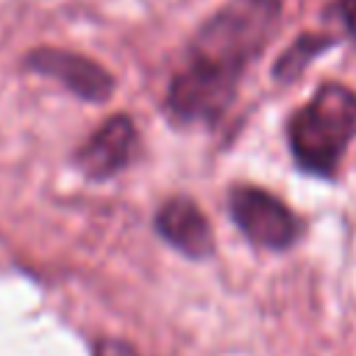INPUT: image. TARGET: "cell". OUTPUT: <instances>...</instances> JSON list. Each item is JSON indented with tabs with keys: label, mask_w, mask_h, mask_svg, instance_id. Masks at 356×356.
<instances>
[{
	"label": "cell",
	"mask_w": 356,
	"mask_h": 356,
	"mask_svg": "<svg viewBox=\"0 0 356 356\" xmlns=\"http://www.w3.org/2000/svg\"><path fill=\"white\" fill-rule=\"evenodd\" d=\"M337 14L345 25V33L356 42V0H337Z\"/></svg>",
	"instance_id": "9"
},
{
	"label": "cell",
	"mask_w": 356,
	"mask_h": 356,
	"mask_svg": "<svg viewBox=\"0 0 356 356\" xmlns=\"http://www.w3.org/2000/svg\"><path fill=\"white\" fill-rule=\"evenodd\" d=\"M286 147L303 175L334 181L356 139V89L345 81H323L286 117Z\"/></svg>",
	"instance_id": "2"
},
{
	"label": "cell",
	"mask_w": 356,
	"mask_h": 356,
	"mask_svg": "<svg viewBox=\"0 0 356 356\" xmlns=\"http://www.w3.org/2000/svg\"><path fill=\"white\" fill-rule=\"evenodd\" d=\"M228 214L250 245L270 253L295 248L303 234V222L292 206L256 184H234L228 189Z\"/></svg>",
	"instance_id": "3"
},
{
	"label": "cell",
	"mask_w": 356,
	"mask_h": 356,
	"mask_svg": "<svg viewBox=\"0 0 356 356\" xmlns=\"http://www.w3.org/2000/svg\"><path fill=\"white\" fill-rule=\"evenodd\" d=\"M25 67L58 81L61 86H67L72 95H78L81 100H92V103H103L111 97L114 92V78L111 72L97 64L95 58H86L81 53L72 50H61V47H36L25 56Z\"/></svg>",
	"instance_id": "4"
},
{
	"label": "cell",
	"mask_w": 356,
	"mask_h": 356,
	"mask_svg": "<svg viewBox=\"0 0 356 356\" xmlns=\"http://www.w3.org/2000/svg\"><path fill=\"white\" fill-rule=\"evenodd\" d=\"M159 236L172 245L178 253L186 259H209L214 253V231L203 209L186 197V195H172L167 197L153 220Z\"/></svg>",
	"instance_id": "6"
},
{
	"label": "cell",
	"mask_w": 356,
	"mask_h": 356,
	"mask_svg": "<svg viewBox=\"0 0 356 356\" xmlns=\"http://www.w3.org/2000/svg\"><path fill=\"white\" fill-rule=\"evenodd\" d=\"M136 150V125L128 114L108 117L75 153V164L92 181H106L122 172Z\"/></svg>",
	"instance_id": "5"
},
{
	"label": "cell",
	"mask_w": 356,
	"mask_h": 356,
	"mask_svg": "<svg viewBox=\"0 0 356 356\" xmlns=\"http://www.w3.org/2000/svg\"><path fill=\"white\" fill-rule=\"evenodd\" d=\"M284 17V0H228L192 36L167 86V111L178 122L214 125L236 100L248 67L267 50Z\"/></svg>",
	"instance_id": "1"
},
{
	"label": "cell",
	"mask_w": 356,
	"mask_h": 356,
	"mask_svg": "<svg viewBox=\"0 0 356 356\" xmlns=\"http://www.w3.org/2000/svg\"><path fill=\"white\" fill-rule=\"evenodd\" d=\"M339 44V36L334 33H325V31H303L298 33L275 58L273 64V78L278 83H292L298 81L309 67L312 61H317L325 50L337 47Z\"/></svg>",
	"instance_id": "7"
},
{
	"label": "cell",
	"mask_w": 356,
	"mask_h": 356,
	"mask_svg": "<svg viewBox=\"0 0 356 356\" xmlns=\"http://www.w3.org/2000/svg\"><path fill=\"white\" fill-rule=\"evenodd\" d=\"M95 356H139L128 342L120 339H100L95 345Z\"/></svg>",
	"instance_id": "8"
}]
</instances>
